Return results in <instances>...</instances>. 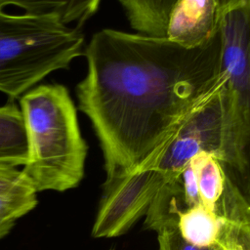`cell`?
<instances>
[{"label": "cell", "instance_id": "52a82bcc", "mask_svg": "<svg viewBox=\"0 0 250 250\" xmlns=\"http://www.w3.org/2000/svg\"><path fill=\"white\" fill-rule=\"evenodd\" d=\"M223 0H176L171 10L166 40L195 49L219 32Z\"/></svg>", "mask_w": 250, "mask_h": 250}, {"label": "cell", "instance_id": "9a60e30c", "mask_svg": "<svg viewBox=\"0 0 250 250\" xmlns=\"http://www.w3.org/2000/svg\"><path fill=\"white\" fill-rule=\"evenodd\" d=\"M213 250H228L224 245H222L221 243H219V242H217L216 244H215V246L213 247Z\"/></svg>", "mask_w": 250, "mask_h": 250}, {"label": "cell", "instance_id": "4fadbf2b", "mask_svg": "<svg viewBox=\"0 0 250 250\" xmlns=\"http://www.w3.org/2000/svg\"><path fill=\"white\" fill-rule=\"evenodd\" d=\"M158 250H213L212 248H200L185 241L179 234L175 225H166L157 230Z\"/></svg>", "mask_w": 250, "mask_h": 250}, {"label": "cell", "instance_id": "7c38bea8", "mask_svg": "<svg viewBox=\"0 0 250 250\" xmlns=\"http://www.w3.org/2000/svg\"><path fill=\"white\" fill-rule=\"evenodd\" d=\"M36 194L28 181L0 193V239L12 229L18 219L36 207Z\"/></svg>", "mask_w": 250, "mask_h": 250}, {"label": "cell", "instance_id": "8992f818", "mask_svg": "<svg viewBox=\"0 0 250 250\" xmlns=\"http://www.w3.org/2000/svg\"><path fill=\"white\" fill-rule=\"evenodd\" d=\"M163 183V175L149 169L104 181L92 236L106 238L126 233L146 216Z\"/></svg>", "mask_w": 250, "mask_h": 250}, {"label": "cell", "instance_id": "5bb4252c", "mask_svg": "<svg viewBox=\"0 0 250 250\" xmlns=\"http://www.w3.org/2000/svg\"><path fill=\"white\" fill-rule=\"evenodd\" d=\"M24 182H27V180L21 170L16 167L0 165V193L7 192Z\"/></svg>", "mask_w": 250, "mask_h": 250}, {"label": "cell", "instance_id": "5b68a950", "mask_svg": "<svg viewBox=\"0 0 250 250\" xmlns=\"http://www.w3.org/2000/svg\"><path fill=\"white\" fill-rule=\"evenodd\" d=\"M222 85L182 119L159 151L138 170H154L167 179L202 152L211 153L232 167L227 104Z\"/></svg>", "mask_w": 250, "mask_h": 250}, {"label": "cell", "instance_id": "8fae6325", "mask_svg": "<svg viewBox=\"0 0 250 250\" xmlns=\"http://www.w3.org/2000/svg\"><path fill=\"white\" fill-rule=\"evenodd\" d=\"M99 0H68V1H3L0 4L16 5L22 8L25 13L49 14L57 17L63 24L76 22L79 28L98 10Z\"/></svg>", "mask_w": 250, "mask_h": 250}, {"label": "cell", "instance_id": "6da1fadb", "mask_svg": "<svg viewBox=\"0 0 250 250\" xmlns=\"http://www.w3.org/2000/svg\"><path fill=\"white\" fill-rule=\"evenodd\" d=\"M220 49L219 32L191 50L112 28L92 36L76 97L100 142L105 181L150 160L182 119L221 86Z\"/></svg>", "mask_w": 250, "mask_h": 250}, {"label": "cell", "instance_id": "7a4b0ae2", "mask_svg": "<svg viewBox=\"0 0 250 250\" xmlns=\"http://www.w3.org/2000/svg\"><path fill=\"white\" fill-rule=\"evenodd\" d=\"M27 137V161L21 173L36 192L65 191L84 177L88 146L76 108L62 84H44L20 98Z\"/></svg>", "mask_w": 250, "mask_h": 250}, {"label": "cell", "instance_id": "ba28073f", "mask_svg": "<svg viewBox=\"0 0 250 250\" xmlns=\"http://www.w3.org/2000/svg\"><path fill=\"white\" fill-rule=\"evenodd\" d=\"M232 221L250 222L221 216L206 207L198 197L193 204L178 208L162 226L174 224L181 237L188 243L200 248H212L218 242L225 227Z\"/></svg>", "mask_w": 250, "mask_h": 250}, {"label": "cell", "instance_id": "9c48e42d", "mask_svg": "<svg viewBox=\"0 0 250 250\" xmlns=\"http://www.w3.org/2000/svg\"><path fill=\"white\" fill-rule=\"evenodd\" d=\"M176 0H119L130 26L137 34L165 39L171 10Z\"/></svg>", "mask_w": 250, "mask_h": 250}, {"label": "cell", "instance_id": "3957f363", "mask_svg": "<svg viewBox=\"0 0 250 250\" xmlns=\"http://www.w3.org/2000/svg\"><path fill=\"white\" fill-rule=\"evenodd\" d=\"M0 4V92L11 100L82 54L84 37L76 27L49 14L6 13Z\"/></svg>", "mask_w": 250, "mask_h": 250}, {"label": "cell", "instance_id": "30bf717a", "mask_svg": "<svg viewBox=\"0 0 250 250\" xmlns=\"http://www.w3.org/2000/svg\"><path fill=\"white\" fill-rule=\"evenodd\" d=\"M28 146L21 108L14 103L0 106V165L24 166Z\"/></svg>", "mask_w": 250, "mask_h": 250}, {"label": "cell", "instance_id": "277c9868", "mask_svg": "<svg viewBox=\"0 0 250 250\" xmlns=\"http://www.w3.org/2000/svg\"><path fill=\"white\" fill-rule=\"evenodd\" d=\"M220 74L226 98L232 168L247 172L250 138V1L223 0Z\"/></svg>", "mask_w": 250, "mask_h": 250}]
</instances>
